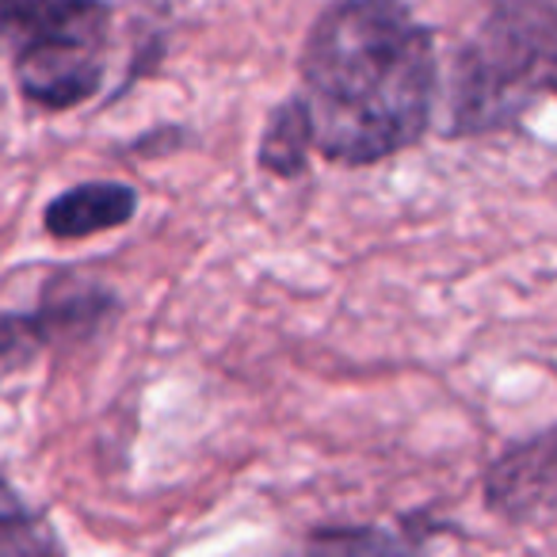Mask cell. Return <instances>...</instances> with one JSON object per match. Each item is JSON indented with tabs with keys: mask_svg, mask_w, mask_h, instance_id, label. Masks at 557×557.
<instances>
[{
	"mask_svg": "<svg viewBox=\"0 0 557 557\" xmlns=\"http://www.w3.org/2000/svg\"><path fill=\"white\" fill-rule=\"evenodd\" d=\"M488 508L511 523L557 519V428L511 447L485 478Z\"/></svg>",
	"mask_w": 557,
	"mask_h": 557,
	"instance_id": "cell-4",
	"label": "cell"
},
{
	"mask_svg": "<svg viewBox=\"0 0 557 557\" xmlns=\"http://www.w3.org/2000/svg\"><path fill=\"white\" fill-rule=\"evenodd\" d=\"M111 9L58 27L27 42L16 54V81L24 100L47 111H65L85 103L103 81V42H108Z\"/></svg>",
	"mask_w": 557,
	"mask_h": 557,
	"instance_id": "cell-3",
	"label": "cell"
},
{
	"mask_svg": "<svg viewBox=\"0 0 557 557\" xmlns=\"http://www.w3.org/2000/svg\"><path fill=\"white\" fill-rule=\"evenodd\" d=\"M313 146L336 164H374L428 131L435 47L401 0H336L302 50Z\"/></svg>",
	"mask_w": 557,
	"mask_h": 557,
	"instance_id": "cell-1",
	"label": "cell"
},
{
	"mask_svg": "<svg viewBox=\"0 0 557 557\" xmlns=\"http://www.w3.org/2000/svg\"><path fill=\"white\" fill-rule=\"evenodd\" d=\"M298 557H409V549L397 534L379 527H341L313 534Z\"/></svg>",
	"mask_w": 557,
	"mask_h": 557,
	"instance_id": "cell-9",
	"label": "cell"
},
{
	"mask_svg": "<svg viewBox=\"0 0 557 557\" xmlns=\"http://www.w3.org/2000/svg\"><path fill=\"white\" fill-rule=\"evenodd\" d=\"M0 557H65L54 527L0 478Z\"/></svg>",
	"mask_w": 557,
	"mask_h": 557,
	"instance_id": "cell-8",
	"label": "cell"
},
{
	"mask_svg": "<svg viewBox=\"0 0 557 557\" xmlns=\"http://www.w3.org/2000/svg\"><path fill=\"white\" fill-rule=\"evenodd\" d=\"M557 88V0H493L450 70V134L508 126Z\"/></svg>",
	"mask_w": 557,
	"mask_h": 557,
	"instance_id": "cell-2",
	"label": "cell"
},
{
	"mask_svg": "<svg viewBox=\"0 0 557 557\" xmlns=\"http://www.w3.org/2000/svg\"><path fill=\"white\" fill-rule=\"evenodd\" d=\"M313 146V126L306 115L302 100H287L283 108H275V115L268 119V131L260 138V169L275 172V176H298L310 161Z\"/></svg>",
	"mask_w": 557,
	"mask_h": 557,
	"instance_id": "cell-7",
	"label": "cell"
},
{
	"mask_svg": "<svg viewBox=\"0 0 557 557\" xmlns=\"http://www.w3.org/2000/svg\"><path fill=\"white\" fill-rule=\"evenodd\" d=\"M100 9H108V0H0V47L20 54L27 42Z\"/></svg>",
	"mask_w": 557,
	"mask_h": 557,
	"instance_id": "cell-6",
	"label": "cell"
},
{
	"mask_svg": "<svg viewBox=\"0 0 557 557\" xmlns=\"http://www.w3.org/2000/svg\"><path fill=\"white\" fill-rule=\"evenodd\" d=\"M138 210V191L115 180H92V184H77L65 195H58L42 214L50 237L58 240H77L96 237L126 225Z\"/></svg>",
	"mask_w": 557,
	"mask_h": 557,
	"instance_id": "cell-5",
	"label": "cell"
}]
</instances>
